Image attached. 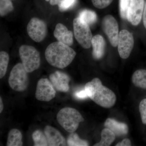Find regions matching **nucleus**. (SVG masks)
<instances>
[{
  "label": "nucleus",
  "mask_w": 146,
  "mask_h": 146,
  "mask_svg": "<svg viewBox=\"0 0 146 146\" xmlns=\"http://www.w3.org/2000/svg\"><path fill=\"white\" fill-rule=\"evenodd\" d=\"M58 123L70 133L77 129L80 123L84 121L81 114L75 108L66 107L60 110L56 116Z\"/></svg>",
  "instance_id": "7ed1b4c3"
},
{
  "label": "nucleus",
  "mask_w": 146,
  "mask_h": 146,
  "mask_svg": "<svg viewBox=\"0 0 146 146\" xmlns=\"http://www.w3.org/2000/svg\"><path fill=\"white\" fill-rule=\"evenodd\" d=\"M93 5L98 9H102L107 7L113 0H91Z\"/></svg>",
  "instance_id": "bb28decb"
},
{
  "label": "nucleus",
  "mask_w": 146,
  "mask_h": 146,
  "mask_svg": "<svg viewBox=\"0 0 146 146\" xmlns=\"http://www.w3.org/2000/svg\"><path fill=\"white\" fill-rule=\"evenodd\" d=\"M93 47V56L96 59H100L104 55L106 43L103 36L99 35L93 36L91 41Z\"/></svg>",
  "instance_id": "dca6fc26"
},
{
  "label": "nucleus",
  "mask_w": 146,
  "mask_h": 146,
  "mask_svg": "<svg viewBox=\"0 0 146 146\" xmlns=\"http://www.w3.org/2000/svg\"><path fill=\"white\" fill-rule=\"evenodd\" d=\"M78 18L89 26L95 23L97 20L96 13L93 11L88 9L81 11L79 14Z\"/></svg>",
  "instance_id": "aec40b11"
},
{
  "label": "nucleus",
  "mask_w": 146,
  "mask_h": 146,
  "mask_svg": "<svg viewBox=\"0 0 146 146\" xmlns=\"http://www.w3.org/2000/svg\"><path fill=\"white\" fill-rule=\"evenodd\" d=\"M134 45L132 34L126 30H123L119 33L118 49L120 57L126 59L130 55Z\"/></svg>",
  "instance_id": "1a4fd4ad"
},
{
  "label": "nucleus",
  "mask_w": 146,
  "mask_h": 146,
  "mask_svg": "<svg viewBox=\"0 0 146 146\" xmlns=\"http://www.w3.org/2000/svg\"><path fill=\"white\" fill-rule=\"evenodd\" d=\"M49 78L56 90L62 92L69 91L70 78L66 73L59 71H56L50 75Z\"/></svg>",
  "instance_id": "f8f14e48"
},
{
  "label": "nucleus",
  "mask_w": 146,
  "mask_h": 146,
  "mask_svg": "<svg viewBox=\"0 0 146 146\" xmlns=\"http://www.w3.org/2000/svg\"><path fill=\"white\" fill-rule=\"evenodd\" d=\"M77 0H63L58 5V9L61 12L72 8L76 3Z\"/></svg>",
  "instance_id": "a878e982"
},
{
  "label": "nucleus",
  "mask_w": 146,
  "mask_h": 146,
  "mask_svg": "<svg viewBox=\"0 0 146 146\" xmlns=\"http://www.w3.org/2000/svg\"><path fill=\"white\" fill-rule=\"evenodd\" d=\"M48 145L49 146H64L67 145V141L63 135L55 128L46 125L44 129Z\"/></svg>",
  "instance_id": "ddd939ff"
},
{
  "label": "nucleus",
  "mask_w": 146,
  "mask_h": 146,
  "mask_svg": "<svg viewBox=\"0 0 146 146\" xmlns=\"http://www.w3.org/2000/svg\"><path fill=\"white\" fill-rule=\"evenodd\" d=\"M131 0H120L119 9L120 15L123 19H127L128 9Z\"/></svg>",
  "instance_id": "393cba45"
},
{
  "label": "nucleus",
  "mask_w": 146,
  "mask_h": 146,
  "mask_svg": "<svg viewBox=\"0 0 146 146\" xmlns=\"http://www.w3.org/2000/svg\"><path fill=\"white\" fill-rule=\"evenodd\" d=\"M23 136L21 131L17 129H13L9 131L7 137V146H22Z\"/></svg>",
  "instance_id": "f3484780"
},
{
  "label": "nucleus",
  "mask_w": 146,
  "mask_h": 146,
  "mask_svg": "<svg viewBox=\"0 0 146 146\" xmlns=\"http://www.w3.org/2000/svg\"><path fill=\"white\" fill-rule=\"evenodd\" d=\"M32 138L35 146H48L46 135L41 130L38 129L34 131L33 133Z\"/></svg>",
  "instance_id": "4be33fe9"
},
{
  "label": "nucleus",
  "mask_w": 146,
  "mask_h": 146,
  "mask_svg": "<svg viewBox=\"0 0 146 146\" xmlns=\"http://www.w3.org/2000/svg\"><path fill=\"white\" fill-rule=\"evenodd\" d=\"M116 135L115 133L107 128L102 131L101 140L99 143L95 144L94 146H109L114 142Z\"/></svg>",
  "instance_id": "a211bd4d"
},
{
  "label": "nucleus",
  "mask_w": 146,
  "mask_h": 146,
  "mask_svg": "<svg viewBox=\"0 0 146 146\" xmlns=\"http://www.w3.org/2000/svg\"><path fill=\"white\" fill-rule=\"evenodd\" d=\"M84 89L89 98L100 106L109 108L115 104L116 95L110 89L102 85L100 79L95 78L87 82Z\"/></svg>",
  "instance_id": "f03ea898"
},
{
  "label": "nucleus",
  "mask_w": 146,
  "mask_h": 146,
  "mask_svg": "<svg viewBox=\"0 0 146 146\" xmlns=\"http://www.w3.org/2000/svg\"><path fill=\"white\" fill-rule=\"evenodd\" d=\"M144 0H131L128 9L127 19L134 26L139 25L143 14Z\"/></svg>",
  "instance_id": "9b49d317"
},
{
  "label": "nucleus",
  "mask_w": 146,
  "mask_h": 146,
  "mask_svg": "<svg viewBox=\"0 0 146 146\" xmlns=\"http://www.w3.org/2000/svg\"><path fill=\"white\" fill-rule=\"evenodd\" d=\"M19 52L22 63L28 72H32L39 68L41 58L40 53L35 48L22 45L19 48Z\"/></svg>",
  "instance_id": "20e7f679"
},
{
  "label": "nucleus",
  "mask_w": 146,
  "mask_h": 146,
  "mask_svg": "<svg viewBox=\"0 0 146 146\" xmlns=\"http://www.w3.org/2000/svg\"><path fill=\"white\" fill-rule=\"evenodd\" d=\"M54 35L58 42L70 46L73 44L72 32L68 30L64 25L58 23L56 26Z\"/></svg>",
  "instance_id": "4468645a"
},
{
  "label": "nucleus",
  "mask_w": 146,
  "mask_h": 146,
  "mask_svg": "<svg viewBox=\"0 0 146 146\" xmlns=\"http://www.w3.org/2000/svg\"><path fill=\"white\" fill-rule=\"evenodd\" d=\"M27 32L29 36L35 42H42L48 32L46 24L39 18H33L28 24Z\"/></svg>",
  "instance_id": "0eeeda50"
},
{
  "label": "nucleus",
  "mask_w": 146,
  "mask_h": 146,
  "mask_svg": "<svg viewBox=\"0 0 146 146\" xmlns=\"http://www.w3.org/2000/svg\"><path fill=\"white\" fill-rule=\"evenodd\" d=\"M45 1H49L50 0H45Z\"/></svg>",
  "instance_id": "72a5a7b5"
},
{
  "label": "nucleus",
  "mask_w": 146,
  "mask_h": 146,
  "mask_svg": "<svg viewBox=\"0 0 146 146\" xmlns=\"http://www.w3.org/2000/svg\"><path fill=\"white\" fill-rule=\"evenodd\" d=\"M75 97L77 99L80 100L86 99L89 98L85 89L76 92L75 94Z\"/></svg>",
  "instance_id": "c85d7f7f"
},
{
  "label": "nucleus",
  "mask_w": 146,
  "mask_h": 146,
  "mask_svg": "<svg viewBox=\"0 0 146 146\" xmlns=\"http://www.w3.org/2000/svg\"><path fill=\"white\" fill-rule=\"evenodd\" d=\"M131 145V142L128 138L123 139L121 142L118 143L116 145V146H130Z\"/></svg>",
  "instance_id": "c756f323"
},
{
  "label": "nucleus",
  "mask_w": 146,
  "mask_h": 146,
  "mask_svg": "<svg viewBox=\"0 0 146 146\" xmlns=\"http://www.w3.org/2000/svg\"><path fill=\"white\" fill-rule=\"evenodd\" d=\"M106 128L109 129L115 133L116 136L126 135L128 132V127L125 123H120L114 119L108 118L104 123Z\"/></svg>",
  "instance_id": "2eb2a0df"
},
{
  "label": "nucleus",
  "mask_w": 146,
  "mask_h": 146,
  "mask_svg": "<svg viewBox=\"0 0 146 146\" xmlns=\"http://www.w3.org/2000/svg\"><path fill=\"white\" fill-rule=\"evenodd\" d=\"M56 91L52 83L47 78L39 80L36 85L35 97L38 100L49 102L54 98Z\"/></svg>",
  "instance_id": "6e6552de"
},
{
  "label": "nucleus",
  "mask_w": 146,
  "mask_h": 146,
  "mask_svg": "<svg viewBox=\"0 0 146 146\" xmlns=\"http://www.w3.org/2000/svg\"><path fill=\"white\" fill-rule=\"evenodd\" d=\"M103 29L107 35L110 44L112 46H117L119 38V26L117 22L114 17L108 15L103 19Z\"/></svg>",
  "instance_id": "9d476101"
},
{
  "label": "nucleus",
  "mask_w": 146,
  "mask_h": 146,
  "mask_svg": "<svg viewBox=\"0 0 146 146\" xmlns=\"http://www.w3.org/2000/svg\"><path fill=\"white\" fill-rule=\"evenodd\" d=\"M9 61V55L5 51L0 52V78L5 76Z\"/></svg>",
  "instance_id": "5701e85b"
},
{
  "label": "nucleus",
  "mask_w": 146,
  "mask_h": 146,
  "mask_svg": "<svg viewBox=\"0 0 146 146\" xmlns=\"http://www.w3.org/2000/svg\"><path fill=\"white\" fill-rule=\"evenodd\" d=\"M139 108L142 122L144 124H146V98L141 101Z\"/></svg>",
  "instance_id": "cd10ccee"
},
{
  "label": "nucleus",
  "mask_w": 146,
  "mask_h": 146,
  "mask_svg": "<svg viewBox=\"0 0 146 146\" xmlns=\"http://www.w3.org/2000/svg\"><path fill=\"white\" fill-rule=\"evenodd\" d=\"M63 0H50V3L52 5H58Z\"/></svg>",
  "instance_id": "7c9ffc66"
},
{
  "label": "nucleus",
  "mask_w": 146,
  "mask_h": 146,
  "mask_svg": "<svg viewBox=\"0 0 146 146\" xmlns=\"http://www.w3.org/2000/svg\"><path fill=\"white\" fill-rule=\"evenodd\" d=\"M3 103L2 99L1 97H0V113L2 112L3 109Z\"/></svg>",
  "instance_id": "473e14b6"
},
{
  "label": "nucleus",
  "mask_w": 146,
  "mask_h": 146,
  "mask_svg": "<svg viewBox=\"0 0 146 146\" xmlns=\"http://www.w3.org/2000/svg\"><path fill=\"white\" fill-rule=\"evenodd\" d=\"M132 81L135 86L146 89V70H136L132 76Z\"/></svg>",
  "instance_id": "6ab92c4d"
},
{
  "label": "nucleus",
  "mask_w": 146,
  "mask_h": 146,
  "mask_svg": "<svg viewBox=\"0 0 146 146\" xmlns=\"http://www.w3.org/2000/svg\"><path fill=\"white\" fill-rule=\"evenodd\" d=\"M28 73L22 63L16 64L12 68L9 78L11 88L17 92L26 90L29 85Z\"/></svg>",
  "instance_id": "39448f33"
},
{
  "label": "nucleus",
  "mask_w": 146,
  "mask_h": 146,
  "mask_svg": "<svg viewBox=\"0 0 146 146\" xmlns=\"http://www.w3.org/2000/svg\"><path fill=\"white\" fill-rule=\"evenodd\" d=\"M143 21L144 26L146 29V2L144 7L143 14Z\"/></svg>",
  "instance_id": "2f4dec72"
},
{
  "label": "nucleus",
  "mask_w": 146,
  "mask_h": 146,
  "mask_svg": "<svg viewBox=\"0 0 146 146\" xmlns=\"http://www.w3.org/2000/svg\"><path fill=\"white\" fill-rule=\"evenodd\" d=\"M67 145L69 146H88L89 143L87 141L80 138L78 134L74 132L71 133L67 140Z\"/></svg>",
  "instance_id": "412c9836"
},
{
  "label": "nucleus",
  "mask_w": 146,
  "mask_h": 146,
  "mask_svg": "<svg viewBox=\"0 0 146 146\" xmlns=\"http://www.w3.org/2000/svg\"><path fill=\"white\" fill-rule=\"evenodd\" d=\"M73 27L75 37L79 44L84 48H89L93 36L89 25L78 17L73 21Z\"/></svg>",
  "instance_id": "423d86ee"
},
{
  "label": "nucleus",
  "mask_w": 146,
  "mask_h": 146,
  "mask_svg": "<svg viewBox=\"0 0 146 146\" xmlns=\"http://www.w3.org/2000/svg\"><path fill=\"white\" fill-rule=\"evenodd\" d=\"M76 53L69 46L59 42L50 44L45 52L46 60L55 68L63 69L72 62Z\"/></svg>",
  "instance_id": "f257e3e1"
},
{
  "label": "nucleus",
  "mask_w": 146,
  "mask_h": 146,
  "mask_svg": "<svg viewBox=\"0 0 146 146\" xmlns=\"http://www.w3.org/2000/svg\"><path fill=\"white\" fill-rule=\"evenodd\" d=\"M14 7L11 0H0V15L4 16L13 11Z\"/></svg>",
  "instance_id": "b1692460"
}]
</instances>
